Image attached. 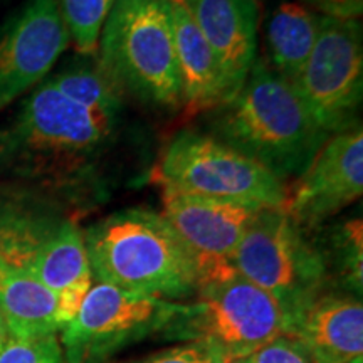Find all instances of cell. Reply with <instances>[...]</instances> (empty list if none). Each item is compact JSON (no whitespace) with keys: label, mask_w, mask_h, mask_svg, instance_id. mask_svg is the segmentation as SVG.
<instances>
[{"label":"cell","mask_w":363,"mask_h":363,"mask_svg":"<svg viewBox=\"0 0 363 363\" xmlns=\"http://www.w3.org/2000/svg\"><path fill=\"white\" fill-rule=\"evenodd\" d=\"M116 118L74 103L48 79L0 125V177L71 187L113 143Z\"/></svg>","instance_id":"6da1fadb"},{"label":"cell","mask_w":363,"mask_h":363,"mask_svg":"<svg viewBox=\"0 0 363 363\" xmlns=\"http://www.w3.org/2000/svg\"><path fill=\"white\" fill-rule=\"evenodd\" d=\"M0 256L56 294L61 325L93 286L83 230L61 199L39 185L0 182Z\"/></svg>","instance_id":"7a4b0ae2"},{"label":"cell","mask_w":363,"mask_h":363,"mask_svg":"<svg viewBox=\"0 0 363 363\" xmlns=\"http://www.w3.org/2000/svg\"><path fill=\"white\" fill-rule=\"evenodd\" d=\"M212 136L269 170L298 179L330 138L301 103L293 84L256 59L246 81L214 110Z\"/></svg>","instance_id":"3957f363"},{"label":"cell","mask_w":363,"mask_h":363,"mask_svg":"<svg viewBox=\"0 0 363 363\" xmlns=\"http://www.w3.org/2000/svg\"><path fill=\"white\" fill-rule=\"evenodd\" d=\"M93 278L147 296H195L201 276L194 254L158 212L125 208L83 233Z\"/></svg>","instance_id":"277c9868"},{"label":"cell","mask_w":363,"mask_h":363,"mask_svg":"<svg viewBox=\"0 0 363 363\" xmlns=\"http://www.w3.org/2000/svg\"><path fill=\"white\" fill-rule=\"evenodd\" d=\"M98 52V65L121 94L160 110H182L172 0H115Z\"/></svg>","instance_id":"5b68a950"},{"label":"cell","mask_w":363,"mask_h":363,"mask_svg":"<svg viewBox=\"0 0 363 363\" xmlns=\"http://www.w3.org/2000/svg\"><path fill=\"white\" fill-rule=\"evenodd\" d=\"M233 264L278 301L286 333L299 313L330 291V271L320 246L283 208H261L240 239Z\"/></svg>","instance_id":"8992f818"},{"label":"cell","mask_w":363,"mask_h":363,"mask_svg":"<svg viewBox=\"0 0 363 363\" xmlns=\"http://www.w3.org/2000/svg\"><path fill=\"white\" fill-rule=\"evenodd\" d=\"M195 296L194 303H180L158 333L163 340L208 342L234 362L286 333L278 301L239 272L202 284Z\"/></svg>","instance_id":"52a82bcc"},{"label":"cell","mask_w":363,"mask_h":363,"mask_svg":"<svg viewBox=\"0 0 363 363\" xmlns=\"http://www.w3.org/2000/svg\"><path fill=\"white\" fill-rule=\"evenodd\" d=\"M153 179L162 189L246 203L284 208L288 189L269 170L216 136L185 130L163 148Z\"/></svg>","instance_id":"ba28073f"},{"label":"cell","mask_w":363,"mask_h":363,"mask_svg":"<svg viewBox=\"0 0 363 363\" xmlns=\"http://www.w3.org/2000/svg\"><path fill=\"white\" fill-rule=\"evenodd\" d=\"M293 88L313 121L326 135L360 125L363 96V33L360 21L320 16V30Z\"/></svg>","instance_id":"9c48e42d"},{"label":"cell","mask_w":363,"mask_h":363,"mask_svg":"<svg viewBox=\"0 0 363 363\" xmlns=\"http://www.w3.org/2000/svg\"><path fill=\"white\" fill-rule=\"evenodd\" d=\"M180 303L147 296L98 281L78 313L61 328L66 363H104L150 335H158Z\"/></svg>","instance_id":"30bf717a"},{"label":"cell","mask_w":363,"mask_h":363,"mask_svg":"<svg viewBox=\"0 0 363 363\" xmlns=\"http://www.w3.org/2000/svg\"><path fill=\"white\" fill-rule=\"evenodd\" d=\"M162 216L194 254L201 286L234 276L233 256L261 208L162 189ZM199 286V288H201Z\"/></svg>","instance_id":"8fae6325"},{"label":"cell","mask_w":363,"mask_h":363,"mask_svg":"<svg viewBox=\"0 0 363 363\" xmlns=\"http://www.w3.org/2000/svg\"><path fill=\"white\" fill-rule=\"evenodd\" d=\"M67 44L56 0H27L0 26V111L43 83Z\"/></svg>","instance_id":"7c38bea8"},{"label":"cell","mask_w":363,"mask_h":363,"mask_svg":"<svg viewBox=\"0 0 363 363\" xmlns=\"http://www.w3.org/2000/svg\"><path fill=\"white\" fill-rule=\"evenodd\" d=\"M363 194V131L331 135L288 190L283 211L303 229H315Z\"/></svg>","instance_id":"4fadbf2b"},{"label":"cell","mask_w":363,"mask_h":363,"mask_svg":"<svg viewBox=\"0 0 363 363\" xmlns=\"http://www.w3.org/2000/svg\"><path fill=\"white\" fill-rule=\"evenodd\" d=\"M211 45L229 101L257 59V0H182Z\"/></svg>","instance_id":"5bb4252c"},{"label":"cell","mask_w":363,"mask_h":363,"mask_svg":"<svg viewBox=\"0 0 363 363\" xmlns=\"http://www.w3.org/2000/svg\"><path fill=\"white\" fill-rule=\"evenodd\" d=\"M298 338L316 363H348L363 353L362 299L326 291L299 313L288 333Z\"/></svg>","instance_id":"9a60e30c"},{"label":"cell","mask_w":363,"mask_h":363,"mask_svg":"<svg viewBox=\"0 0 363 363\" xmlns=\"http://www.w3.org/2000/svg\"><path fill=\"white\" fill-rule=\"evenodd\" d=\"M175 54L185 115L214 111L225 103V84L211 45L182 0H172Z\"/></svg>","instance_id":"2e32d148"},{"label":"cell","mask_w":363,"mask_h":363,"mask_svg":"<svg viewBox=\"0 0 363 363\" xmlns=\"http://www.w3.org/2000/svg\"><path fill=\"white\" fill-rule=\"evenodd\" d=\"M0 318L9 337L57 333V296L26 271L0 256Z\"/></svg>","instance_id":"e0dca14e"},{"label":"cell","mask_w":363,"mask_h":363,"mask_svg":"<svg viewBox=\"0 0 363 363\" xmlns=\"http://www.w3.org/2000/svg\"><path fill=\"white\" fill-rule=\"evenodd\" d=\"M320 16L298 2H283L266 26L269 67L293 84L315 48Z\"/></svg>","instance_id":"ac0fdd59"},{"label":"cell","mask_w":363,"mask_h":363,"mask_svg":"<svg viewBox=\"0 0 363 363\" xmlns=\"http://www.w3.org/2000/svg\"><path fill=\"white\" fill-rule=\"evenodd\" d=\"M48 81L65 96L91 111L111 118L120 116L123 98L98 62L69 65Z\"/></svg>","instance_id":"d6986e66"},{"label":"cell","mask_w":363,"mask_h":363,"mask_svg":"<svg viewBox=\"0 0 363 363\" xmlns=\"http://www.w3.org/2000/svg\"><path fill=\"white\" fill-rule=\"evenodd\" d=\"M328 249H321L330 278H337L343 293L362 298L363 224L360 217L342 222L331 230Z\"/></svg>","instance_id":"ffe728a7"},{"label":"cell","mask_w":363,"mask_h":363,"mask_svg":"<svg viewBox=\"0 0 363 363\" xmlns=\"http://www.w3.org/2000/svg\"><path fill=\"white\" fill-rule=\"evenodd\" d=\"M115 0H56L69 43L78 52L91 56L98 51L99 35Z\"/></svg>","instance_id":"44dd1931"},{"label":"cell","mask_w":363,"mask_h":363,"mask_svg":"<svg viewBox=\"0 0 363 363\" xmlns=\"http://www.w3.org/2000/svg\"><path fill=\"white\" fill-rule=\"evenodd\" d=\"M0 363H66L57 333L39 337H9L0 347Z\"/></svg>","instance_id":"7402d4cb"},{"label":"cell","mask_w":363,"mask_h":363,"mask_svg":"<svg viewBox=\"0 0 363 363\" xmlns=\"http://www.w3.org/2000/svg\"><path fill=\"white\" fill-rule=\"evenodd\" d=\"M230 363H316V360L298 338L283 333L247 357Z\"/></svg>","instance_id":"603a6c76"},{"label":"cell","mask_w":363,"mask_h":363,"mask_svg":"<svg viewBox=\"0 0 363 363\" xmlns=\"http://www.w3.org/2000/svg\"><path fill=\"white\" fill-rule=\"evenodd\" d=\"M130 363H230L225 353L208 342H185Z\"/></svg>","instance_id":"cb8c5ba5"},{"label":"cell","mask_w":363,"mask_h":363,"mask_svg":"<svg viewBox=\"0 0 363 363\" xmlns=\"http://www.w3.org/2000/svg\"><path fill=\"white\" fill-rule=\"evenodd\" d=\"M318 16L340 21H360L363 0H299Z\"/></svg>","instance_id":"d4e9b609"},{"label":"cell","mask_w":363,"mask_h":363,"mask_svg":"<svg viewBox=\"0 0 363 363\" xmlns=\"http://www.w3.org/2000/svg\"><path fill=\"white\" fill-rule=\"evenodd\" d=\"M9 338V333H7V328L6 325H4L2 318H0V347H2L4 343H6V340Z\"/></svg>","instance_id":"484cf974"},{"label":"cell","mask_w":363,"mask_h":363,"mask_svg":"<svg viewBox=\"0 0 363 363\" xmlns=\"http://www.w3.org/2000/svg\"><path fill=\"white\" fill-rule=\"evenodd\" d=\"M348 363H362V357L360 358H355V360H352V362H348Z\"/></svg>","instance_id":"4316f807"}]
</instances>
